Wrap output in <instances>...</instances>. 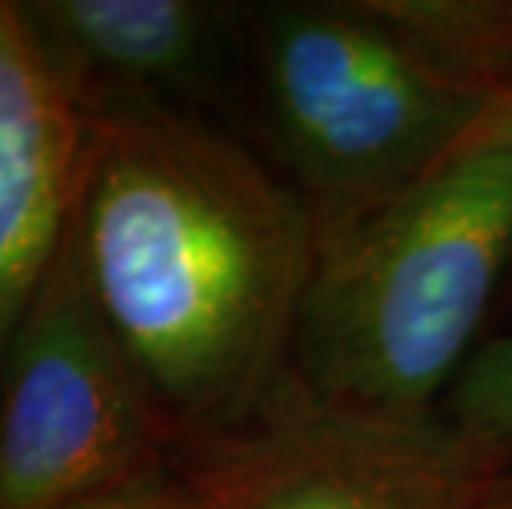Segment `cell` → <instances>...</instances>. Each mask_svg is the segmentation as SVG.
<instances>
[{
	"instance_id": "11",
	"label": "cell",
	"mask_w": 512,
	"mask_h": 509,
	"mask_svg": "<svg viewBox=\"0 0 512 509\" xmlns=\"http://www.w3.org/2000/svg\"><path fill=\"white\" fill-rule=\"evenodd\" d=\"M476 509H512V467L499 470L493 480L486 483Z\"/></svg>"
},
{
	"instance_id": "9",
	"label": "cell",
	"mask_w": 512,
	"mask_h": 509,
	"mask_svg": "<svg viewBox=\"0 0 512 509\" xmlns=\"http://www.w3.org/2000/svg\"><path fill=\"white\" fill-rule=\"evenodd\" d=\"M437 414L479 450L512 467V331L489 334Z\"/></svg>"
},
{
	"instance_id": "8",
	"label": "cell",
	"mask_w": 512,
	"mask_h": 509,
	"mask_svg": "<svg viewBox=\"0 0 512 509\" xmlns=\"http://www.w3.org/2000/svg\"><path fill=\"white\" fill-rule=\"evenodd\" d=\"M423 50L489 90H512V0H377Z\"/></svg>"
},
{
	"instance_id": "1",
	"label": "cell",
	"mask_w": 512,
	"mask_h": 509,
	"mask_svg": "<svg viewBox=\"0 0 512 509\" xmlns=\"http://www.w3.org/2000/svg\"><path fill=\"white\" fill-rule=\"evenodd\" d=\"M67 235L176 447L242 427L288 377L321 235L235 129L179 113L86 123Z\"/></svg>"
},
{
	"instance_id": "3",
	"label": "cell",
	"mask_w": 512,
	"mask_h": 509,
	"mask_svg": "<svg viewBox=\"0 0 512 509\" xmlns=\"http://www.w3.org/2000/svg\"><path fill=\"white\" fill-rule=\"evenodd\" d=\"M506 93L450 70L377 0L245 4L235 133L304 199L318 235L427 172Z\"/></svg>"
},
{
	"instance_id": "4",
	"label": "cell",
	"mask_w": 512,
	"mask_h": 509,
	"mask_svg": "<svg viewBox=\"0 0 512 509\" xmlns=\"http://www.w3.org/2000/svg\"><path fill=\"white\" fill-rule=\"evenodd\" d=\"M172 450L67 235L0 364V509H57L159 467Z\"/></svg>"
},
{
	"instance_id": "6",
	"label": "cell",
	"mask_w": 512,
	"mask_h": 509,
	"mask_svg": "<svg viewBox=\"0 0 512 509\" xmlns=\"http://www.w3.org/2000/svg\"><path fill=\"white\" fill-rule=\"evenodd\" d=\"M17 10L86 123L179 113L238 126L245 4L34 0Z\"/></svg>"
},
{
	"instance_id": "2",
	"label": "cell",
	"mask_w": 512,
	"mask_h": 509,
	"mask_svg": "<svg viewBox=\"0 0 512 509\" xmlns=\"http://www.w3.org/2000/svg\"><path fill=\"white\" fill-rule=\"evenodd\" d=\"M512 281V90L427 172L318 242L291 374L328 404L433 417Z\"/></svg>"
},
{
	"instance_id": "7",
	"label": "cell",
	"mask_w": 512,
	"mask_h": 509,
	"mask_svg": "<svg viewBox=\"0 0 512 509\" xmlns=\"http://www.w3.org/2000/svg\"><path fill=\"white\" fill-rule=\"evenodd\" d=\"M86 119L0 0V364L67 238Z\"/></svg>"
},
{
	"instance_id": "10",
	"label": "cell",
	"mask_w": 512,
	"mask_h": 509,
	"mask_svg": "<svg viewBox=\"0 0 512 509\" xmlns=\"http://www.w3.org/2000/svg\"><path fill=\"white\" fill-rule=\"evenodd\" d=\"M57 509H199L192 483L172 460Z\"/></svg>"
},
{
	"instance_id": "12",
	"label": "cell",
	"mask_w": 512,
	"mask_h": 509,
	"mask_svg": "<svg viewBox=\"0 0 512 509\" xmlns=\"http://www.w3.org/2000/svg\"><path fill=\"white\" fill-rule=\"evenodd\" d=\"M509 314H512V281H509V288L503 295V305H499V318H509Z\"/></svg>"
},
{
	"instance_id": "5",
	"label": "cell",
	"mask_w": 512,
	"mask_h": 509,
	"mask_svg": "<svg viewBox=\"0 0 512 509\" xmlns=\"http://www.w3.org/2000/svg\"><path fill=\"white\" fill-rule=\"evenodd\" d=\"M172 463L199 509H476L506 470L440 414L347 410L291 371L252 420L182 443Z\"/></svg>"
}]
</instances>
